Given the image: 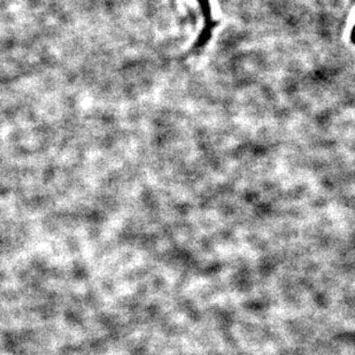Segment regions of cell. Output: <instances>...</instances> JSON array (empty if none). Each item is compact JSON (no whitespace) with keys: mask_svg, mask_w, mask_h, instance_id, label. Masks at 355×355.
I'll use <instances>...</instances> for the list:
<instances>
[{"mask_svg":"<svg viewBox=\"0 0 355 355\" xmlns=\"http://www.w3.org/2000/svg\"><path fill=\"white\" fill-rule=\"evenodd\" d=\"M352 40H353V43L355 44V27H354V29H353V33H352Z\"/></svg>","mask_w":355,"mask_h":355,"instance_id":"6da1fadb","label":"cell"}]
</instances>
